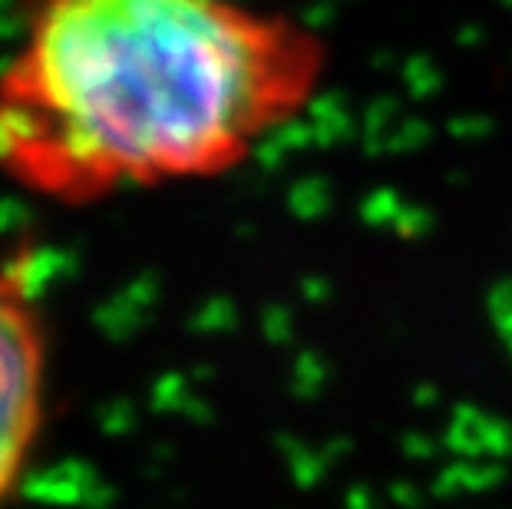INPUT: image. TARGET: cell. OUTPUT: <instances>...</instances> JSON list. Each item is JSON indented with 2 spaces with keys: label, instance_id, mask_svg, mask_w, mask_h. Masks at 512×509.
<instances>
[{
  "label": "cell",
  "instance_id": "obj_2",
  "mask_svg": "<svg viewBox=\"0 0 512 509\" xmlns=\"http://www.w3.org/2000/svg\"><path fill=\"white\" fill-rule=\"evenodd\" d=\"M47 324L24 255H0V509L17 493L47 414Z\"/></svg>",
  "mask_w": 512,
  "mask_h": 509
},
{
  "label": "cell",
  "instance_id": "obj_1",
  "mask_svg": "<svg viewBox=\"0 0 512 509\" xmlns=\"http://www.w3.org/2000/svg\"><path fill=\"white\" fill-rule=\"evenodd\" d=\"M324 73L318 30L248 0H30L0 67V176L60 205L225 176Z\"/></svg>",
  "mask_w": 512,
  "mask_h": 509
}]
</instances>
